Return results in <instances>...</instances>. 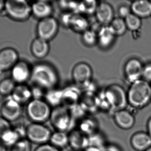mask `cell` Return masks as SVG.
Here are the masks:
<instances>
[{"label": "cell", "mask_w": 151, "mask_h": 151, "mask_svg": "<svg viewBox=\"0 0 151 151\" xmlns=\"http://www.w3.org/2000/svg\"></svg>", "instance_id": "7dc6e473"}, {"label": "cell", "mask_w": 151, "mask_h": 151, "mask_svg": "<svg viewBox=\"0 0 151 151\" xmlns=\"http://www.w3.org/2000/svg\"><path fill=\"white\" fill-rule=\"evenodd\" d=\"M149 132H150V137H151V119L150 120V121H149Z\"/></svg>", "instance_id": "ee69618b"}, {"label": "cell", "mask_w": 151, "mask_h": 151, "mask_svg": "<svg viewBox=\"0 0 151 151\" xmlns=\"http://www.w3.org/2000/svg\"><path fill=\"white\" fill-rule=\"evenodd\" d=\"M89 147H96L102 149L107 144L106 143L105 136L98 131L97 133L88 137Z\"/></svg>", "instance_id": "f1b7e54d"}, {"label": "cell", "mask_w": 151, "mask_h": 151, "mask_svg": "<svg viewBox=\"0 0 151 151\" xmlns=\"http://www.w3.org/2000/svg\"><path fill=\"white\" fill-rule=\"evenodd\" d=\"M34 151H62V150L53 146L51 144H45L39 145Z\"/></svg>", "instance_id": "8d00e7d4"}, {"label": "cell", "mask_w": 151, "mask_h": 151, "mask_svg": "<svg viewBox=\"0 0 151 151\" xmlns=\"http://www.w3.org/2000/svg\"><path fill=\"white\" fill-rule=\"evenodd\" d=\"M82 40L86 46L92 47L97 43V34L91 29H88L82 33Z\"/></svg>", "instance_id": "d6a6232c"}, {"label": "cell", "mask_w": 151, "mask_h": 151, "mask_svg": "<svg viewBox=\"0 0 151 151\" xmlns=\"http://www.w3.org/2000/svg\"><path fill=\"white\" fill-rule=\"evenodd\" d=\"M20 139H21L16 130L12 128L1 137L0 141L6 147H12Z\"/></svg>", "instance_id": "83f0119b"}, {"label": "cell", "mask_w": 151, "mask_h": 151, "mask_svg": "<svg viewBox=\"0 0 151 151\" xmlns=\"http://www.w3.org/2000/svg\"><path fill=\"white\" fill-rule=\"evenodd\" d=\"M11 70L12 79L16 83L24 84L31 79L32 69L25 61H19Z\"/></svg>", "instance_id": "7c38bea8"}, {"label": "cell", "mask_w": 151, "mask_h": 151, "mask_svg": "<svg viewBox=\"0 0 151 151\" xmlns=\"http://www.w3.org/2000/svg\"><path fill=\"white\" fill-rule=\"evenodd\" d=\"M12 128L10 122L1 116L0 117V138L6 132Z\"/></svg>", "instance_id": "e575fe53"}, {"label": "cell", "mask_w": 151, "mask_h": 151, "mask_svg": "<svg viewBox=\"0 0 151 151\" xmlns=\"http://www.w3.org/2000/svg\"><path fill=\"white\" fill-rule=\"evenodd\" d=\"M102 149L93 147H88L84 151H102Z\"/></svg>", "instance_id": "60d3db41"}, {"label": "cell", "mask_w": 151, "mask_h": 151, "mask_svg": "<svg viewBox=\"0 0 151 151\" xmlns=\"http://www.w3.org/2000/svg\"><path fill=\"white\" fill-rule=\"evenodd\" d=\"M102 151H121L118 145L114 144H107L102 149Z\"/></svg>", "instance_id": "ab89813d"}, {"label": "cell", "mask_w": 151, "mask_h": 151, "mask_svg": "<svg viewBox=\"0 0 151 151\" xmlns=\"http://www.w3.org/2000/svg\"><path fill=\"white\" fill-rule=\"evenodd\" d=\"M49 143L53 146L62 150L69 145L68 133L60 131L53 132Z\"/></svg>", "instance_id": "cb8c5ba5"}, {"label": "cell", "mask_w": 151, "mask_h": 151, "mask_svg": "<svg viewBox=\"0 0 151 151\" xmlns=\"http://www.w3.org/2000/svg\"><path fill=\"white\" fill-rule=\"evenodd\" d=\"M144 66L138 59H132L125 64L124 72L127 80L132 84L141 79L142 76Z\"/></svg>", "instance_id": "8fae6325"}, {"label": "cell", "mask_w": 151, "mask_h": 151, "mask_svg": "<svg viewBox=\"0 0 151 151\" xmlns=\"http://www.w3.org/2000/svg\"><path fill=\"white\" fill-rule=\"evenodd\" d=\"M108 26L116 36L123 35L127 29L125 20L121 17L114 18Z\"/></svg>", "instance_id": "4316f807"}, {"label": "cell", "mask_w": 151, "mask_h": 151, "mask_svg": "<svg viewBox=\"0 0 151 151\" xmlns=\"http://www.w3.org/2000/svg\"><path fill=\"white\" fill-rule=\"evenodd\" d=\"M5 1L0 0V12L2 11L3 9H5Z\"/></svg>", "instance_id": "b9f144b4"}, {"label": "cell", "mask_w": 151, "mask_h": 151, "mask_svg": "<svg viewBox=\"0 0 151 151\" xmlns=\"http://www.w3.org/2000/svg\"><path fill=\"white\" fill-rule=\"evenodd\" d=\"M19 56L14 49L7 48L0 51V72L12 68L18 62Z\"/></svg>", "instance_id": "4fadbf2b"}, {"label": "cell", "mask_w": 151, "mask_h": 151, "mask_svg": "<svg viewBox=\"0 0 151 151\" xmlns=\"http://www.w3.org/2000/svg\"><path fill=\"white\" fill-rule=\"evenodd\" d=\"M93 72L89 65L84 62L76 64L72 72L73 80L76 86L85 87L92 79Z\"/></svg>", "instance_id": "9c48e42d"}, {"label": "cell", "mask_w": 151, "mask_h": 151, "mask_svg": "<svg viewBox=\"0 0 151 151\" xmlns=\"http://www.w3.org/2000/svg\"><path fill=\"white\" fill-rule=\"evenodd\" d=\"M11 97L20 104L29 103L32 98L31 89L24 84L16 85Z\"/></svg>", "instance_id": "d6986e66"}, {"label": "cell", "mask_w": 151, "mask_h": 151, "mask_svg": "<svg viewBox=\"0 0 151 151\" xmlns=\"http://www.w3.org/2000/svg\"><path fill=\"white\" fill-rule=\"evenodd\" d=\"M146 151H151V148H150L149 149H148Z\"/></svg>", "instance_id": "f6af8a7d"}, {"label": "cell", "mask_w": 151, "mask_h": 151, "mask_svg": "<svg viewBox=\"0 0 151 151\" xmlns=\"http://www.w3.org/2000/svg\"><path fill=\"white\" fill-rule=\"evenodd\" d=\"M65 26L77 33H83L88 30V22L82 14L70 13Z\"/></svg>", "instance_id": "2e32d148"}, {"label": "cell", "mask_w": 151, "mask_h": 151, "mask_svg": "<svg viewBox=\"0 0 151 151\" xmlns=\"http://www.w3.org/2000/svg\"><path fill=\"white\" fill-rule=\"evenodd\" d=\"M52 110L43 99H32L27 105V114L33 123L43 124L49 120Z\"/></svg>", "instance_id": "3957f363"}, {"label": "cell", "mask_w": 151, "mask_h": 151, "mask_svg": "<svg viewBox=\"0 0 151 151\" xmlns=\"http://www.w3.org/2000/svg\"><path fill=\"white\" fill-rule=\"evenodd\" d=\"M52 133L43 124L32 123L27 127L26 138L31 143L41 145L49 143Z\"/></svg>", "instance_id": "52a82bcc"}, {"label": "cell", "mask_w": 151, "mask_h": 151, "mask_svg": "<svg viewBox=\"0 0 151 151\" xmlns=\"http://www.w3.org/2000/svg\"><path fill=\"white\" fill-rule=\"evenodd\" d=\"M132 13L141 18L151 16V1L146 0L134 1L131 6Z\"/></svg>", "instance_id": "603a6c76"}, {"label": "cell", "mask_w": 151, "mask_h": 151, "mask_svg": "<svg viewBox=\"0 0 151 151\" xmlns=\"http://www.w3.org/2000/svg\"><path fill=\"white\" fill-rule=\"evenodd\" d=\"M77 126V129L88 137L99 131L97 120L94 117L87 115L78 121Z\"/></svg>", "instance_id": "e0dca14e"}, {"label": "cell", "mask_w": 151, "mask_h": 151, "mask_svg": "<svg viewBox=\"0 0 151 151\" xmlns=\"http://www.w3.org/2000/svg\"><path fill=\"white\" fill-rule=\"evenodd\" d=\"M31 51L36 58L43 59L48 54L50 45L48 41L39 37L35 38L31 45Z\"/></svg>", "instance_id": "44dd1931"}, {"label": "cell", "mask_w": 151, "mask_h": 151, "mask_svg": "<svg viewBox=\"0 0 151 151\" xmlns=\"http://www.w3.org/2000/svg\"><path fill=\"white\" fill-rule=\"evenodd\" d=\"M95 14L98 22L103 26L109 25L114 18L113 9L106 2L98 4Z\"/></svg>", "instance_id": "5bb4252c"}, {"label": "cell", "mask_w": 151, "mask_h": 151, "mask_svg": "<svg viewBox=\"0 0 151 151\" xmlns=\"http://www.w3.org/2000/svg\"><path fill=\"white\" fill-rule=\"evenodd\" d=\"M70 151H77V150H71Z\"/></svg>", "instance_id": "bcb514c9"}, {"label": "cell", "mask_w": 151, "mask_h": 151, "mask_svg": "<svg viewBox=\"0 0 151 151\" xmlns=\"http://www.w3.org/2000/svg\"><path fill=\"white\" fill-rule=\"evenodd\" d=\"M50 120L56 131L67 133L73 129L76 121L72 117L69 109L63 105L52 108Z\"/></svg>", "instance_id": "277c9868"}, {"label": "cell", "mask_w": 151, "mask_h": 151, "mask_svg": "<svg viewBox=\"0 0 151 151\" xmlns=\"http://www.w3.org/2000/svg\"><path fill=\"white\" fill-rule=\"evenodd\" d=\"M23 112L22 105L9 96L1 108V117L9 122H14L21 117Z\"/></svg>", "instance_id": "30bf717a"}, {"label": "cell", "mask_w": 151, "mask_h": 151, "mask_svg": "<svg viewBox=\"0 0 151 151\" xmlns=\"http://www.w3.org/2000/svg\"><path fill=\"white\" fill-rule=\"evenodd\" d=\"M114 118L116 125L123 129H128L134 125V119L130 113L122 110L115 112Z\"/></svg>", "instance_id": "7402d4cb"}, {"label": "cell", "mask_w": 151, "mask_h": 151, "mask_svg": "<svg viewBox=\"0 0 151 151\" xmlns=\"http://www.w3.org/2000/svg\"><path fill=\"white\" fill-rule=\"evenodd\" d=\"M11 151H32L31 142L27 138L20 139L11 147Z\"/></svg>", "instance_id": "836d02e7"}, {"label": "cell", "mask_w": 151, "mask_h": 151, "mask_svg": "<svg viewBox=\"0 0 151 151\" xmlns=\"http://www.w3.org/2000/svg\"><path fill=\"white\" fill-rule=\"evenodd\" d=\"M69 146L72 150L84 151L89 147L88 137L77 129H74L68 133Z\"/></svg>", "instance_id": "9a60e30c"}, {"label": "cell", "mask_w": 151, "mask_h": 151, "mask_svg": "<svg viewBox=\"0 0 151 151\" xmlns=\"http://www.w3.org/2000/svg\"><path fill=\"white\" fill-rule=\"evenodd\" d=\"M30 79L35 86L47 90L55 88L59 81L56 70L46 63H39L33 66Z\"/></svg>", "instance_id": "6da1fadb"}, {"label": "cell", "mask_w": 151, "mask_h": 151, "mask_svg": "<svg viewBox=\"0 0 151 151\" xmlns=\"http://www.w3.org/2000/svg\"><path fill=\"white\" fill-rule=\"evenodd\" d=\"M131 9H129V7L126 6H122L119 9V13L120 17L122 18H125L129 14L131 13L130 12Z\"/></svg>", "instance_id": "f35d334b"}, {"label": "cell", "mask_w": 151, "mask_h": 151, "mask_svg": "<svg viewBox=\"0 0 151 151\" xmlns=\"http://www.w3.org/2000/svg\"><path fill=\"white\" fill-rule=\"evenodd\" d=\"M0 151H6V147L3 144H0Z\"/></svg>", "instance_id": "7bdbcfd3"}, {"label": "cell", "mask_w": 151, "mask_h": 151, "mask_svg": "<svg viewBox=\"0 0 151 151\" xmlns=\"http://www.w3.org/2000/svg\"><path fill=\"white\" fill-rule=\"evenodd\" d=\"M127 95L128 102L131 105L142 107L151 99V86L149 82L141 79L131 84Z\"/></svg>", "instance_id": "7a4b0ae2"}, {"label": "cell", "mask_w": 151, "mask_h": 151, "mask_svg": "<svg viewBox=\"0 0 151 151\" xmlns=\"http://www.w3.org/2000/svg\"><path fill=\"white\" fill-rule=\"evenodd\" d=\"M5 10L10 17L17 21L27 20L32 14V6L24 0L6 1Z\"/></svg>", "instance_id": "5b68a950"}, {"label": "cell", "mask_w": 151, "mask_h": 151, "mask_svg": "<svg viewBox=\"0 0 151 151\" xmlns=\"http://www.w3.org/2000/svg\"><path fill=\"white\" fill-rule=\"evenodd\" d=\"M98 4L95 1H84L80 2L79 13L91 15L95 13Z\"/></svg>", "instance_id": "4dcf8cb0"}, {"label": "cell", "mask_w": 151, "mask_h": 151, "mask_svg": "<svg viewBox=\"0 0 151 151\" xmlns=\"http://www.w3.org/2000/svg\"><path fill=\"white\" fill-rule=\"evenodd\" d=\"M32 6V14L36 18L40 20L51 17L53 8L51 4L46 1H38Z\"/></svg>", "instance_id": "ac0fdd59"}, {"label": "cell", "mask_w": 151, "mask_h": 151, "mask_svg": "<svg viewBox=\"0 0 151 151\" xmlns=\"http://www.w3.org/2000/svg\"><path fill=\"white\" fill-rule=\"evenodd\" d=\"M58 21L52 17L40 20L36 28L38 37L47 41L55 38L58 33Z\"/></svg>", "instance_id": "ba28073f"}, {"label": "cell", "mask_w": 151, "mask_h": 151, "mask_svg": "<svg viewBox=\"0 0 151 151\" xmlns=\"http://www.w3.org/2000/svg\"><path fill=\"white\" fill-rule=\"evenodd\" d=\"M104 95L114 113L124 110L128 102L127 95L123 88L118 84H112L105 90Z\"/></svg>", "instance_id": "8992f818"}, {"label": "cell", "mask_w": 151, "mask_h": 151, "mask_svg": "<svg viewBox=\"0 0 151 151\" xmlns=\"http://www.w3.org/2000/svg\"><path fill=\"white\" fill-rule=\"evenodd\" d=\"M116 37L108 26H103L97 33V43L102 49L110 48Z\"/></svg>", "instance_id": "ffe728a7"}, {"label": "cell", "mask_w": 151, "mask_h": 151, "mask_svg": "<svg viewBox=\"0 0 151 151\" xmlns=\"http://www.w3.org/2000/svg\"><path fill=\"white\" fill-rule=\"evenodd\" d=\"M142 76L146 81L151 82V64H148L144 67Z\"/></svg>", "instance_id": "74e56055"}, {"label": "cell", "mask_w": 151, "mask_h": 151, "mask_svg": "<svg viewBox=\"0 0 151 151\" xmlns=\"http://www.w3.org/2000/svg\"><path fill=\"white\" fill-rule=\"evenodd\" d=\"M124 20L127 28L131 31H136L141 27V18L134 13H130Z\"/></svg>", "instance_id": "1f68e13d"}, {"label": "cell", "mask_w": 151, "mask_h": 151, "mask_svg": "<svg viewBox=\"0 0 151 151\" xmlns=\"http://www.w3.org/2000/svg\"><path fill=\"white\" fill-rule=\"evenodd\" d=\"M55 89L47 90L44 96L45 101L52 108L60 106L63 104V90Z\"/></svg>", "instance_id": "d4e9b609"}, {"label": "cell", "mask_w": 151, "mask_h": 151, "mask_svg": "<svg viewBox=\"0 0 151 151\" xmlns=\"http://www.w3.org/2000/svg\"><path fill=\"white\" fill-rule=\"evenodd\" d=\"M16 86V82L12 78L4 79L0 82V95L10 96Z\"/></svg>", "instance_id": "f546056e"}, {"label": "cell", "mask_w": 151, "mask_h": 151, "mask_svg": "<svg viewBox=\"0 0 151 151\" xmlns=\"http://www.w3.org/2000/svg\"><path fill=\"white\" fill-rule=\"evenodd\" d=\"M43 90L41 88L36 86L31 89L32 99H42V98L43 97H44L45 95L43 92Z\"/></svg>", "instance_id": "d590c367"}, {"label": "cell", "mask_w": 151, "mask_h": 151, "mask_svg": "<svg viewBox=\"0 0 151 151\" xmlns=\"http://www.w3.org/2000/svg\"><path fill=\"white\" fill-rule=\"evenodd\" d=\"M132 144L135 149L143 150L150 148L151 145V137L145 134H139L133 137Z\"/></svg>", "instance_id": "484cf974"}]
</instances>
